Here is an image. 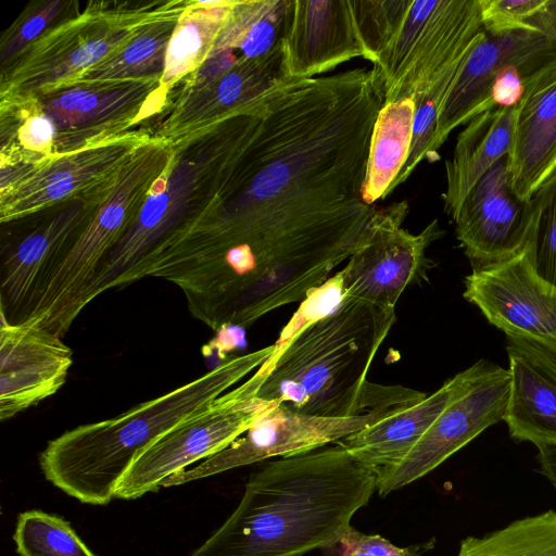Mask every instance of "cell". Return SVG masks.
<instances>
[{
  "label": "cell",
  "mask_w": 556,
  "mask_h": 556,
  "mask_svg": "<svg viewBox=\"0 0 556 556\" xmlns=\"http://www.w3.org/2000/svg\"><path fill=\"white\" fill-rule=\"evenodd\" d=\"M376 489V472L337 443L268 462L191 556H303L332 546Z\"/></svg>",
  "instance_id": "obj_1"
},
{
  "label": "cell",
  "mask_w": 556,
  "mask_h": 556,
  "mask_svg": "<svg viewBox=\"0 0 556 556\" xmlns=\"http://www.w3.org/2000/svg\"><path fill=\"white\" fill-rule=\"evenodd\" d=\"M395 309L345 298L330 315L301 332L262 377L242 384L249 394L290 410L348 417L399 409L427 394L366 380Z\"/></svg>",
  "instance_id": "obj_2"
},
{
  "label": "cell",
  "mask_w": 556,
  "mask_h": 556,
  "mask_svg": "<svg viewBox=\"0 0 556 556\" xmlns=\"http://www.w3.org/2000/svg\"><path fill=\"white\" fill-rule=\"evenodd\" d=\"M273 345L224 361L199 378L113 418L78 426L39 456L46 479L90 505H106L138 454L258 368Z\"/></svg>",
  "instance_id": "obj_3"
},
{
  "label": "cell",
  "mask_w": 556,
  "mask_h": 556,
  "mask_svg": "<svg viewBox=\"0 0 556 556\" xmlns=\"http://www.w3.org/2000/svg\"><path fill=\"white\" fill-rule=\"evenodd\" d=\"M175 162L165 140L150 138L102 190L97 206L48 281L26 321L63 337L86 306L105 258L129 229L156 181Z\"/></svg>",
  "instance_id": "obj_4"
},
{
  "label": "cell",
  "mask_w": 556,
  "mask_h": 556,
  "mask_svg": "<svg viewBox=\"0 0 556 556\" xmlns=\"http://www.w3.org/2000/svg\"><path fill=\"white\" fill-rule=\"evenodd\" d=\"M181 2H151L136 8L90 2L76 16L50 27L2 71L1 106L66 87Z\"/></svg>",
  "instance_id": "obj_5"
},
{
  "label": "cell",
  "mask_w": 556,
  "mask_h": 556,
  "mask_svg": "<svg viewBox=\"0 0 556 556\" xmlns=\"http://www.w3.org/2000/svg\"><path fill=\"white\" fill-rule=\"evenodd\" d=\"M482 30L478 0H412L401 27L372 64L383 103L418 97Z\"/></svg>",
  "instance_id": "obj_6"
},
{
  "label": "cell",
  "mask_w": 556,
  "mask_h": 556,
  "mask_svg": "<svg viewBox=\"0 0 556 556\" xmlns=\"http://www.w3.org/2000/svg\"><path fill=\"white\" fill-rule=\"evenodd\" d=\"M149 139L128 131L31 163L1 165V223L21 219L66 200L97 194Z\"/></svg>",
  "instance_id": "obj_7"
},
{
  "label": "cell",
  "mask_w": 556,
  "mask_h": 556,
  "mask_svg": "<svg viewBox=\"0 0 556 556\" xmlns=\"http://www.w3.org/2000/svg\"><path fill=\"white\" fill-rule=\"evenodd\" d=\"M276 405L247 396L239 386L232 388L143 448L122 477L114 497L134 500L157 491L168 477L227 447Z\"/></svg>",
  "instance_id": "obj_8"
},
{
  "label": "cell",
  "mask_w": 556,
  "mask_h": 556,
  "mask_svg": "<svg viewBox=\"0 0 556 556\" xmlns=\"http://www.w3.org/2000/svg\"><path fill=\"white\" fill-rule=\"evenodd\" d=\"M408 211L407 201L376 207L366 241L340 270L345 298L395 309L408 286L427 279V249L444 231L434 219L421 232H409L402 227Z\"/></svg>",
  "instance_id": "obj_9"
},
{
  "label": "cell",
  "mask_w": 556,
  "mask_h": 556,
  "mask_svg": "<svg viewBox=\"0 0 556 556\" xmlns=\"http://www.w3.org/2000/svg\"><path fill=\"white\" fill-rule=\"evenodd\" d=\"M399 409L348 417H324L296 413L276 405L227 447L201 460L199 465L168 477L161 483V488L184 484L273 457L314 451L336 443Z\"/></svg>",
  "instance_id": "obj_10"
},
{
  "label": "cell",
  "mask_w": 556,
  "mask_h": 556,
  "mask_svg": "<svg viewBox=\"0 0 556 556\" xmlns=\"http://www.w3.org/2000/svg\"><path fill=\"white\" fill-rule=\"evenodd\" d=\"M464 285V298L506 337L556 352V287L536 275L526 250L472 268Z\"/></svg>",
  "instance_id": "obj_11"
},
{
  "label": "cell",
  "mask_w": 556,
  "mask_h": 556,
  "mask_svg": "<svg viewBox=\"0 0 556 556\" xmlns=\"http://www.w3.org/2000/svg\"><path fill=\"white\" fill-rule=\"evenodd\" d=\"M160 80L161 76H153L81 84L36 99L56 126L54 153L124 134L163 94Z\"/></svg>",
  "instance_id": "obj_12"
},
{
  "label": "cell",
  "mask_w": 556,
  "mask_h": 556,
  "mask_svg": "<svg viewBox=\"0 0 556 556\" xmlns=\"http://www.w3.org/2000/svg\"><path fill=\"white\" fill-rule=\"evenodd\" d=\"M510 393L507 369L495 366L452 402L395 466L377 473V491L389 495L431 472L489 427L504 420Z\"/></svg>",
  "instance_id": "obj_13"
},
{
  "label": "cell",
  "mask_w": 556,
  "mask_h": 556,
  "mask_svg": "<svg viewBox=\"0 0 556 556\" xmlns=\"http://www.w3.org/2000/svg\"><path fill=\"white\" fill-rule=\"evenodd\" d=\"M451 219L472 268L508 260L525 250L533 222L532 203L514 190L508 155L479 179Z\"/></svg>",
  "instance_id": "obj_14"
},
{
  "label": "cell",
  "mask_w": 556,
  "mask_h": 556,
  "mask_svg": "<svg viewBox=\"0 0 556 556\" xmlns=\"http://www.w3.org/2000/svg\"><path fill=\"white\" fill-rule=\"evenodd\" d=\"M100 194L72 201L8 251L1 266L0 317L20 324L30 315Z\"/></svg>",
  "instance_id": "obj_15"
},
{
  "label": "cell",
  "mask_w": 556,
  "mask_h": 556,
  "mask_svg": "<svg viewBox=\"0 0 556 556\" xmlns=\"http://www.w3.org/2000/svg\"><path fill=\"white\" fill-rule=\"evenodd\" d=\"M288 78L282 47L254 60H241L205 81H190L166 121L168 136L187 137L218 129L253 110L262 96Z\"/></svg>",
  "instance_id": "obj_16"
},
{
  "label": "cell",
  "mask_w": 556,
  "mask_h": 556,
  "mask_svg": "<svg viewBox=\"0 0 556 556\" xmlns=\"http://www.w3.org/2000/svg\"><path fill=\"white\" fill-rule=\"evenodd\" d=\"M73 352L42 327L0 317V419H9L56 393Z\"/></svg>",
  "instance_id": "obj_17"
},
{
  "label": "cell",
  "mask_w": 556,
  "mask_h": 556,
  "mask_svg": "<svg viewBox=\"0 0 556 556\" xmlns=\"http://www.w3.org/2000/svg\"><path fill=\"white\" fill-rule=\"evenodd\" d=\"M289 79H307L354 58L367 59L350 0H287L281 41Z\"/></svg>",
  "instance_id": "obj_18"
},
{
  "label": "cell",
  "mask_w": 556,
  "mask_h": 556,
  "mask_svg": "<svg viewBox=\"0 0 556 556\" xmlns=\"http://www.w3.org/2000/svg\"><path fill=\"white\" fill-rule=\"evenodd\" d=\"M556 35L551 29H516L501 34L482 30L468 52L439 112L431 147L432 162L452 130L489 110L491 86L501 70L516 65Z\"/></svg>",
  "instance_id": "obj_19"
},
{
  "label": "cell",
  "mask_w": 556,
  "mask_h": 556,
  "mask_svg": "<svg viewBox=\"0 0 556 556\" xmlns=\"http://www.w3.org/2000/svg\"><path fill=\"white\" fill-rule=\"evenodd\" d=\"M195 172L175 161L143 202L137 217L105 258L85 296L86 305L122 279L176 229L194 188Z\"/></svg>",
  "instance_id": "obj_20"
},
{
  "label": "cell",
  "mask_w": 556,
  "mask_h": 556,
  "mask_svg": "<svg viewBox=\"0 0 556 556\" xmlns=\"http://www.w3.org/2000/svg\"><path fill=\"white\" fill-rule=\"evenodd\" d=\"M496 365L478 361L422 400L336 442L376 475L397 465L441 413Z\"/></svg>",
  "instance_id": "obj_21"
},
{
  "label": "cell",
  "mask_w": 556,
  "mask_h": 556,
  "mask_svg": "<svg viewBox=\"0 0 556 556\" xmlns=\"http://www.w3.org/2000/svg\"><path fill=\"white\" fill-rule=\"evenodd\" d=\"M510 393L504 421L520 442L556 443V352L506 337Z\"/></svg>",
  "instance_id": "obj_22"
},
{
  "label": "cell",
  "mask_w": 556,
  "mask_h": 556,
  "mask_svg": "<svg viewBox=\"0 0 556 556\" xmlns=\"http://www.w3.org/2000/svg\"><path fill=\"white\" fill-rule=\"evenodd\" d=\"M511 185L530 200L556 172V74L518 103L515 139L508 155Z\"/></svg>",
  "instance_id": "obj_23"
},
{
  "label": "cell",
  "mask_w": 556,
  "mask_h": 556,
  "mask_svg": "<svg viewBox=\"0 0 556 556\" xmlns=\"http://www.w3.org/2000/svg\"><path fill=\"white\" fill-rule=\"evenodd\" d=\"M518 104L486 110L471 118L457 136L445 162V213L452 218L470 189L514 146Z\"/></svg>",
  "instance_id": "obj_24"
},
{
  "label": "cell",
  "mask_w": 556,
  "mask_h": 556,
  "mask_svg": "<svg viewBox=\"0 0 556 556\" xmlns=\"http://www.w3.org/2000/svg\"><path fill=\"white\" fill-rule=\"evenodd\" d=\"M415 102L412 98L383 103L374 124L362 200L374 205L387 198L410 151Z\"/></svg>",
  "instance_id": "obj_25"
},
{
  "label": "cell",
  "mask_w": 556,
  "mask_h": 556,
  "mask_svg": "<svg viewBox=\"0 0 556 556\" xmlns=\"http://www.w3.org/2000/svg\"><path fill=\"white\" fill-rule=\"evenodd\" d=\"M233 0L190 1L170 36L161 76L163 94L208 59Z\"/></svg>",
  "instance_id": "obj_26"
},
{
  "label": "cell",
  "mask_w": 556,
  "mask_h": 556,
  "mask_svg": "<svg viewBox=\"0 0 556 556\" xmlns=\"http://www.w3.org/2000/svg\"><path fill=\"white\" fill-rule=\"evenodd\" d=\"M286 11L287 0H233L207 60L222 54L254 60L271 53L281 46Z\"/></svg>",
  "instance_id": "obj_27"
},
{
  "label": "cell",
  "mask_w": 556,
  "mask_h": 556,
  "mask_svg": "<svg viewBox=\"0 0 556 556\" xmlns=\"http://www.w3.org/2000/svg\"><path fill=\"white\" fill-rule=\"evenodd\" d=\"M189 2L182 1L168 14L146 25L127 43L87 70L66 87L162 76L170 36Z\"/></svg>",
  "instance_id": "obj_28"
},
{
  "label": "cell",
  "mask_w": 556,
  "mask_h": 556,
  "mask_svg": "<svg viewBox=\"0 0 556 556\" xmlns=\"http://www.w3.org/2000/svg\"><path fill=\"white\" fill-rule=\"evenodd\" d=\"M456 556H556V511L515 520L482 536H467Z\"/></svg>",
  "instance_id": "obj_29"
},
{
  "label": "cell",
  "mask_w": 556,
  "mask_h": 556,
  "mask_svg": "<svg viewBox=\"0 0 556 556\" xmlns=\"http://www.w3.org/2000/svg\"><path fill=\"white\" fill-rule=\"evenodd\" d=\"M472 46L445 66L429 83L425 90L413 99L416 109L410 151L402 172L394 182L393 190L408 179L421 161L432 162L431 147L439 112Z\"/></svg>",
  "instance_id": "obj_30"
},
{
  "label": "cell",
  "mask_w": 556,
  "mask_h": 556,
  "mask_svg": "<svg viewBox=\"0 0 556 556\" xmlns=\"http://www.w3.org/2000/svg\"><path fill=\"white\" fill-rule=\"evenodd\" d=\"M13 540L20 556H96L66 520L41 510L20 514Z\"/></svg>",
  "instance_id": "obj_31"
},
{
  "label": "cell",
  "mask_w": 556,
  "mask_h": 556,
  "mask_svg": "<svg viewBox=\"0 0 556 556\" xmlns=\"http://www.w3.org/2000/svg\"><path fill=\"white\" fill-rule=\"evenodd\" d=\"M533 222L525 248L536 275L556 287V172L531 198Z\"/></svg>",
  "instance_id": "obj_32"
},
{
  "label": "cell",
  "mask_w": 556,
  "mask_h": 556,
  "mask_svg": "<svg viewBox=\"0 0 556 556\" xmlns=\"http://www.w3.org/2000/svg\"><path fill=\"white\" fill-rule=\"evenodd\" d=\"M412 0H350L355 25L367 52L376 63L401 27Z\"/></svg>",
  "instance_id": "obj_33"
},
{
  "label": "cell",
  "mask_w": 556,
  "mask_h": 556,
  "mask_svg": "<svg viewBox=\"0 0 556 556\" xmlns=\"http://www.w3.org/2000/svg\"><path fill=\"white\" fill-rule=\"evenodd\" d=\"M345 299L342 277L338 271L329 277L323 285L311 290L301 301L300 307L283 327L279 338L273 344L270 356L253 374L264 376L274 365L286 348L306 328L317 320L334 312Z\"/></svg>",
  "instance_id": "obj_34"
},
{
  "label": "cell",
  "mask_w": 556,
  "mask_h": 556,
  "mask_svg": "<svg viewBox=\"0 0 556 556\" xmlns=\"http://www.w3.org/2000/svg\"><path fill=\"white\" fill-rule=\"evenodd\" d=\"M65 2L50 0L28 9L3 35L0 43L2 65L13 62L25 49L41 37L62 12Z\"/></svg>",
  "instance_id": "obj_35"
},
{
  "label": "cell",
  "mask_w": 556,
  "mask_h": 556,
  "mask_svg": "<svg viewBox=\"0 0 556 556\" xmlns=\"http://www.w3.org/2000/svg\"><path fill=\"white\" fill-rule=\"evenodd\" d=\"M345 548H357L369 556H417L418 547H399L376 534H364L351 528L340 541Z\"/></svg>",
  "instance_id": "obj_36"
},
{
  "label": "cell",
  "mask_w": 556,
  "mask_h": 556,
  "mask_svg": "<svg viewBox=\"0 0 556 556\" xmlns=\"http://www.w3.org/2000/svg\"><path fill=\"white\" fill-rule=\"evenodd\" d=\"M538 448V460L540 464V472L556 489V443H540L535 445Z\"/></svg>",
  "instance_id": "obj_37"
}]
</instances>
